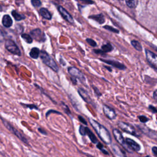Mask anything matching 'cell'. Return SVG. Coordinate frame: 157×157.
<instances>
[{"mask_svg":"<svg viewBox=\"0 0 157 157\" xmlns=\"http://www.w3.org/2000/svg\"><path fill=\"white\" fill-rule=\"evenodd\" d=\"M30 36L33 39L39 42H44L46 40V36L40 28H36L30 31Z\"/></svg>","mask_w":157,"mask_h":157,"instance_id":"8992f818","label":"cell"},{"mask_svg":"<svg viewBox=\"0 0 157 157\" xmlns=\"http://www.w3.org/2000/svg\"><path fill=\"white\" fill-rule=\"evenodd\" d=\"M58 10L61 17L68 23L72 24L74 23V18L72 17V15L67 12L66 9H64L63 6H58Z\"/></svg>","mask_w":157,"mask_h":157,"instance_id":"9c48e42d","label":"cell"},{"mask_svg":"<svg viewBox=\"0 0 157 157\" xmlns=\"http://www.w3.org/2000/svg\"><path fill=\"white\" fill-rule=\"evenodd\" d=\"M11 14L16 21H21V20L25 19V18H26V17L24 15L19 13L15 10H12L11 12Z\"/></svg>","mask_w":157,"mask_h":157,"instance_id":"ffe728a7","label":"cell"},{"mask_svg":"<svg viewBox=\"0 0 157 157\" xmlns=\"http://www.w3.org/2000/svg\"><path fill=\"white\" fill-rule=\"evenodd\" d=\"M145 157H150V156H148V155H147V156H145Z\"/></svg>","mask_w":157,"mask_h":157,"instance_id":"f6af8a7d","label":"cell"},{"mask_svg":"<svg viewBox=\"0 0 157 157\" xmlns=\"http://www.w3.org/2000/svg\"><path fill=\"white\" fill-rule=\"evenodd\" d=\"M61 104L63 105V107H64L63 109H64L65 113H66L68 115H70L71 114V111H70V109H69V107L66 104H65L63 102H61Z\"/></svg>","mask_w":157,"mask_h":157,"instance_id":"f1b7e54d","label":"cell"},{"mask_svg":"<svg viewBox=\"0 0 157 157\" xmlns=\"http://www.w3.org/2000/svg\"><path fill=\"white\" fill-rule=\"evenodd\" d=\"M81 2H84V3H87V4H93L94 2L91 1H85V0H82Z\"/></svg>","mask_w":157,"mask_h":157,"instance_id":"60d3db41","label":"cell"},{"mask_svg":"<svg viewBox=\"0 0 157 157\" xmlns=\"http://www.w3.org/2000/svg\"><path fill=\"white\" fill-rule=\"evenodd\" d=\"M113 49V47L110 44H105V45H103L102 47H101V50L104 52H110L112 51Z\"/></svg>","mask_w":157,"mask_h":157,"instance_id":"603a6c76","label":"cell"},{"mask_svg":"<svg viewBox=\"0 0 157 157\" xmlns=\"http://www.w3.org/2000/svg\"><path fill=\"white\" fill-rule=\"evenodd\" d=\"M85 131H86V135H87L88 136V137L90 138V139L92 143H93V144L98 143L97 138L96 137L94 134L92 132V131L88 127H85Z\"/></svg>","mask_w":157,"mask_h":157,"instance_id":"e0dca14e","label":"cell"},{"mask_svg":"<svg viewBox=\"0 0 157 157\" xmlns=\"http://www.w3.org/2000/svg\"><path fill=\"white\" fill-rule=\"evenodd\" d=\"M38 131H39L40 133H42V134H44V135H47L46 131H45L43 129H42V128H38Z\"/></svg>","mask_w":157,"mask_h":157,"instance_id":"f35d334b","label":"cell"},{"mask_svg":"<svg viewBox=\"0 0 157 157\" xmlns=\"http://www.w3.org/2000/svg\"><path fill=\"white\" fill-rule=\"evenodd\" d=\"M96 147H97V148H99L104 154H105V155H109V152L104 148V146H103V145H102V144L98 142V143L97 144V145H96Z\"/></svg>","mask_w":157,"mask_h":157,"instance_id":"d4e9b609","label":"cell"},{"mask_svg":"<svg viewBox=\"0 0 157 157\" xmlns=\"http://www.w3.org/2000/svg\"><path fill=\"white\" fill-rule=\"evenodd\" d=\"M32 5L34 7H40L42 5V2L39 0H32L31 1Z\"/></svg>","mask_w":157,"mask_h":157,"instance_id":"4316f807","label":"cell"},{"mask_svg":"<svg viewBox=\"0 0 157 157\" xmlns=\"http://www.w3.org/2000/svg\"><path fill=\"white\" fill-rule=\"evenodd\" d=\"M103 112L105 115L110 120H113L117 117L115 110L106 105H103Z\"/></svg>","mask_w":157,"mask_h":157,"instance_id":"8fae6325","label":"cell"},{"mask_svg":"<svg viewBox=\"0 0 157 157\" xmlns=\"http://www.w3.org/2000/svg\"><path fill=\"white\" fill-rule=\"evenodd\" d=\"M1 120H2V122L3 123L4 125L6 126V128L10 131L12 133H13L15 136H16L20 140H21L22 142H23L25 144H28V140L26 139V138L17 129H16L13 126H12V124H10L7 121H6L4 118H2L1 117H0Z\"/></svg>","mask_w":157,"mask_h":157,"instance_id":"3957f363","label":"cell"},{"mask_svg":"<svg viewBox=\"0 0 157 157\" xmlns=\"http://www.w3.org/2000/svg\"><path fill=\"white\" fill-rule=\"evenodd\" d=\"M71 80H72V83H73L74 85H76V84H77V80H76L75 78L72 77H71Z\"/></svg>","mask_w":157,"mask_h":157,"instance_id":"b9f144b4","label":"cell"},{"mask_svg":"<svg viewBox=\"0 0 157 157\" xmlns=\"http://www.w3.org/2000/svg\"><path fill=\"white\" fill-rule=\"evenodd\" d=\"M86 42L90 44L91 46L92 47H96V42L92 39H90V38H86Z\"/></svg>","mask_w":157,"mask_h":157,"instance_id":"83f0119b","label":"cell"},{"mask_svg":"<svg viewBox=\"0 0 157 157\" xmlns=\"http://www.w3.org/2000/svg\"><path fill=\"white\" fill-rule=\"evenodd\" d=\"M125 142L132 150H133L136 151H139L141 149L140 145L138 143H137L136 141L132 140V139L126 138Z\"/></svg>","mask_w":157,"mask_h":157,"instance_id":"7c38bea8","label":"cell"},{"mask_svg":"<svg viewBox=\"0 0 157 157\" xmlns=\"http://www.w3.org/2000/svg\"><path fill=\"white\" fill-rule=\"evenodd\" d=\"M89 18L96 21L99 24H102L105 22L104 17L102 13H99V14H97V15H93L90 16Z\"/></svg>","mask_w":157,"mask_h":157,"instance_id":"ac0fdd59","label":"cell"},{"mask_svg":"<svg viewBox=\"0 0 157 157\" xmlns=\"http://www.w3.org/2000/svg\"><path fill=\"white\" fill-rule=\"evenodd\" d=\"M89 121L90 124L92 126L93 129L95 130L96 132L99 137V138L106 144H110L112 143V138L109 132V131L99 123L96 121V120L89 118Z\"/></svg>","mask_w":157,"mask_h":157,"instance_id":"6da1fadb","label":"cell"},{"mask_svg":"<svg viewBox=\"0 0 157 157\" xmlns=\"http://www.w3.org/2000/svg\"><path fill=\"white\" fill-rule=\"evenodd\" d=\"M77 91H78V94L81 96V98L83 99V101H85V102H86L88 104L93 105V102L91 99V97L90 96L89 94L85 90H84L82 88H79Z\"/></svg>","mask_w":157,"mask_h":157,"instance_id":"30bf717a","label":"cell"},{"mask_svg":"<svg viewBox=\"0 0 157 157\" xmlns=\"http://www.w3.org/2000/svg\"><path fill=\"white\" fill-rule=\"evenodd\" d=\"M79 132L82 136H85L86 135V131H85V127L81 125L79 127Z\"/></svg>","mask_w":157,"mask_h":157,"instance_id":"4dcf8cb0","label":"cell"},{"mask_svg":"<svg viewBox=\"0 0 157 157\" xmlns=\"http://www.w3.org/2000/svg\"><path fill=\"white\" fill-rule=\"evenodd\" d=\"M149 109H151V110H153L154 112H157V110H156L154 107H153V106H151V105H150V106H149Z\"/></svg>","mask_w":157,"mask_h":157,"instance_id":"7bdbcfd3","label":"cell"},{"mask_svg":"<svg viewBox=\"0 0 157 157\" xmlns=\"http://www.w3.org/2000/svg\"><path fill=\"white\" fill-rule=\"evenodd\" d=\"M112 132H113V136H114L115 140L120 144H121V145L123 146L125 144V140L124 139L121 132L117 129H113L112 130Z\"/></svg>","mask_w":157,"mask_h":157,"instance_id":"4fadbf2b","label":"cell"},{"mask_svg":"<svg viewBox=\"0 0 157 157\" xmlns=\"http://www.w3.org/2000/svg\"><path fill=\"white\" fill-rule=\"evenodd\" d=\"M153 98L157 102V90H155L153 93Z\"/></svg>","mask_w":157,"mask_h":157,"instance_id":"ab89813d","label":"cell"},{"mask_svg":"<svg viewBox=\"0 0 157 157\" xmlns=\"http://www.w3.org/2000/svg\"><path fill=\"white\" fill-rule=\"evenodd\" d=\"M2 23L4 27L10 28L13 24V21L10 15L6 14L2 17Z\"/></svg>","mask_w":157,"mask_h":157,"instance_id":"9a60e30c","label":"cell"},{"mask_svg":"<svg viewBox=\"0 0 157 157\" xmlns=\"http://www.w3.org/2000/svg\"><path fill=\"white\" fill-rule=\"evenodd\" d=\"M39 13L41 15V17L47 20H51L52 15L51 14V13L49 12V10L45 8V7H42L39 9Z\"/></svg>","mask_w":157,"mask_h":157,"instance_id":"2e32d148","label":"cell"},{"mask_svg":"<svg viewBox=\"0 0 157 157\" xmlns=\"http://www.w3.org/2000/svg\"><path fill=\"white\" fill-rule=\"evenodd\" d=\"M52 112H55V113H57V114H59V115H62V113H60L59 112H58V111H57V110H49L47 112V113H46V118L47 117H48V116L49 115V114L50 113H52Z\"/></svg>","mask_w":157,"mask_h":157,"instance_id":"1f68e13d","label":"cell"},{"mask_svg":"<svg viewBox=\"0 0 157 157\" xmlns=\"http://www.w3.org/2000/svg\"><path fill=\"white\" fill-rule=\"evenodd\" d=\"M131 44L138 51H142V47L140 45V44L137 41V40H133L131 41Z\"/></svg>","mask_w":157,"mask_h":157,"instance_id":"7402d4cb","label":"cell"},{"mask_svg":"<svg viewBox=\"0 0 157 157\" xmlns=\"http://www.w3.org/2000/svg\"><path fill=\"white\" fill-rule=\"evenodd\" d=\"M145 55L147 61L157 70V55L148 50H145Z\"/></svg>","mask_w":157,"mask_h":157,"instance_id":"ba28073f","label":"cell"},{"mask_svg":"<svg viewBox=\"0 0 157 157\" xmlns=\"http://www.w3.org/2000/svg\"><path fill=\"white\" fill-rule=\"evenodd\" d=\"M4 39V34L2 31L0 29V42H2Z\"/></svg>","mask_w":157,"mask_h":157,"instance_id":"8d00e7d4","label":"cell"},{"mask_svg":"<svg viewBox=\"0 0 157 157\" xmlns=\"http://www.w3.org/2000/svg\"><path fill=\"white\" fill-rule=\"evenodd\" d=\"M20 104L25 107H27V108H29L30 109H36V110H38V107L37 105H34V104H24V103H22V102H20Z\"/></svg>","mask_w":157,"mask_h":157,"instance_id":"484cf974","label":"cell"},{"mask_svg":"<svg viewBox=\"0 0 157 157\" xmlns=\"http://www.w3.org/2000/svg\"><path fill=\"white\" fill-rule=\"evenodd\" d=\"M40 58L44 64L47 65L53 71L58 72L59 71L58 66L54 59L45 50H41L40 53Z\"/></svg>","mask_w":157,"mask_h":157,"instance_id":"7a4b0ae2","label":"cell"},{"mask_svg":"<svg viewBox=\"0 0 157 157\" xmlns=\"http://www.w3.org/2000/svg\"><path fill=\"white\" fill-rule=\"evenodd\" d=\"M104 28H105V29H107L109 31H112L113 33H119V31L118 29H115V28H112V27H111L110 26L105 25V26H104Z\"/></svg>","mask_w":157,"mask_h":157,"instance_id":"f546056e","label":"cell"},{"mask_svg":"<svg viewBox=\"0 0 157 157\" xmlns=\"http://www.w3.org/2000/svg\"><path fill=\"white\" fill-rule=\"evenodd\" d=\"M100 60L107 63V64H109L112 65L115 67H117L120 69H124L126 68V67L123 64L120 63L119 62L113 61V60H105V59H100Z\"/></svg>","mask_w":157,"mask_h":157,"instance_id":"5bb4252c","label":"cell"},{"mask_svg":"<svg viewBox=\"0 0 157 157\" xmlns=\"http://www.w3.org/2000/svg\"><path fill=\"white\" fill-rule=\"evenodd\" d=\"M0 11H2V7L0 5Z\"/></svg>","mask_w":157,"mask_h":157,"instance_id":"ee69618b","label":"cell"},{"mask_svg":"<svg viewBox=\"0 0 157 157\" xmlns=\"http://www.w3.org/2000/svg\"><path fill=\"white\" fill-rule=\"evenodd\" d=\"M118 125L123 131H124L127 133H129L130 134H132L133 136H139L137 134V132H136V129L132 126L129 124L128 123L122 122V121H119L118 123Z\"/></svg>","mask_w":157,"mask_h":157,"instance_id":"52a82bcc","label":"cell"},{"mask_svg":"<svg viewBox=\"0 0 157 157\" xmlns=\"http://www.w3.org/2000/svg\"><path fill=\"white\" fill-rule=\"evenodd\" d=\"M151 151H152V153H153L156 156H157V147H156V146L153 147L151 148Z\"/></svg>","mask_w":157,"mask_h":157,"instance_id":"d590c367","label":"cell"},{"mask_svg":"<svg viewBox=\"0 0 157 157\" xmlns=\"http://www.w3.org/2000/svg\"><path fill=\"white\" fill-rule=\"evenodd\" d=\"M92 87L93 88V90H94V91L95 93L96 94V95H97L98 96H101V93H100V91H99V90H98L96 86H92Z\"/></svg>","mask_w":157,"mask_h":157,"instance_id":"e575fe53","label":"cell"},{"mask_svg":"<svg viewBox=\"0 0 157 157\" xmlns=\"http://www.w3.org/2000/svg\"><path fill=\"white\" fill-rule=\"evenodd\" d=\"M78 118L79 121H80L81 123H82L83 124H85V125H86V124H87V123H86V121L85 119L82 116H81V115H78Z\"/></svg>","mask_w":157,"mask_h":157,"instance_id":"836d02e7","label":"cell"},{"mask_svg":"<svg viewBox=\"0 0 157 157\" xmlns=\"http://www.w3.org/2000/svg\"><path fill=\"white\" fill-rule=\"evenodd\" d=\"M21 37L23 39V40L28 44H31L33 42V39L32 37L30 36V34H25V33H22L21 34Z\"/></svg>","mask_w":157,"mask_h":157,"instance_id":"44dd1931","label":"cell"},{"mask_svg":"<svg viewBox=\"0 0 157 157\" xmlns=\"http://www.w3.org/2000/svg\"><path fill=\"white\" fill-rule=\"evenodd\" d=\"M67 71L71 76H72L75 78H77L83 84H85V82H86L85 77L78 68L74 66L69 67L67 69Z\"/></svg>","mask_w":157,"mask_h":157,"instance_id":"5b68a950","label":"cell"},{"mask_svg":"<svg viewBox=\"0 0 157 157\" xmlns=\"http://www.w3.org/2000/svg\"><path fill=\"white\" fill-rule=\"evenodd\" d=\"M40 50L37 47H33L29 52V56L33 59H37L40 56Z\"/></svg>","mask_w":157,"mask_h":157,"instance_id":"d6986e66","label":"cell"},{"mask_svg":"<svg viewBox=\"0 0 157 157\" xmlns=\"http://www.w3.org/2000/svg\"><path fill=\"white\" fill-rule=\"evenodd\" d=\"M139 120H140L142 123H145V122H147V121L148 120V119L145 116H143V115L139 116Z\"/></svg>","mask_w":157,"mask_h":157,"instance_id":"d6a6232c","label":"cell"},{"mask_svg":"<svg viewBox=\"0 0 157 157\" xmlns=\"http://www.w3.org/2000/svg\"><path fill=\"white\" fill-rule=\"evenodd\" d=\"M4 46L6 50L10 53L15 55L21 56V51L19 49L17 45L15 44V42L13 40L6 39L5 40Z\"/></svg>","mask_w":157,"mask_h":157,"instance_id":"277c9868","label":"cell"},{"mask_svg":"<svg viewBox=\"0 0 157 157\" xmlns=\"http://www.w3.org/2000/svg\"><path fill=\"white\" fill-rule=\"evenodd\" d=\"M93 52L96 54H101V55H102V54L104 53V52L102 50H94Z\"/></svg>","mask_w":157,"mask_h":157,"instance_id":"74e56055","label":"cell"},{"mask_svg":"<svg viewBox=\"0 0 157 157\" xmlns=\"http://www.w3.org/2000/svg\"><path fill=\"white\" fill-rule=\"evenodd\" d=\"M138 3L137 1L136 0H132V1H126V5L130 7V8H134L136 7L137 4Z\"/></svg>","mask_w":157,"mask_h":157,"instance_id":"cb8c5ba5","label":"cell"}]
</instances>
